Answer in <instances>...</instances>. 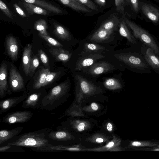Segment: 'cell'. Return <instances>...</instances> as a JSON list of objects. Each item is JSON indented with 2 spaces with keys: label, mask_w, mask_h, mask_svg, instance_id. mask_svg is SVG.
<instances>
[{
  "label": "cell",
  "mask_w": 159,
  "mask_h": 159,
  "mask_svg": "<svg viewBox=\"0 0 159 159\" xmlns=\"http://www.w3.org/2000/svg\"><path fill=\"white\" fill-rule=\"evenodd\" d=\"M20 0L33 4L56 14H60L62 12V11L58 7L42 0Z\"/></svg>",
  "instance_id": "obj_25"
},
{
  "label": "cell",
  "mask_w": 159,
  "mask_h": 159,
  "mask_svg": "<svg viewBox=\"0 0 159 159\" xmlns=\"http://www.w3.org/2000/svg\"><path fill=\"white\" fill-rule=\"evenodd\" d=\"M47 93L45 91L39 90L28 94L22 101V107L40 110L43 100Z\"/></svg>",
  "instance_id": "obj_13"
},
{
  "label": "cell",
  "mask_w": 159,
  "mask_h": 159,
  "mask_svg": "<svg viewBox=\"0 0 159 159\" xmlns=\"http://www.w3.org/2000/svg\"><path fill=\"white\" fill-rule=\"evenodd\" d=\"M114 145V143L113 141L110 142L108 143L106 146V147L108 148H109L113 146Z\"/></svg>",
  "instance_id": "obj_47"
},
{
  "label": "cell",
  "mask_w": 159,
  "mask_h": 159,
  "mask_svg": "<svg viewBox=\"0 0 159 159\" xmlns=\"http://www.w3.org/2000/svg\"><path fill=\"white\" fill-rule=\"evenodd\" d=\"M33 115V113L31 111H16L6 115L3 117L2 121L10 125L25 123L30 120Z\"/></svg>",
  "instance_id": "obj_11"
},
{
  "label": "cell",
  "mask_w": 159,
  "mask_h": 159,
  "mask_svg": "<svg viewBox=\"0 0 159 159\" xmlns=\"http://www.w3.org/2000/svg\"><path fill=\"white\" fill-rule=\"evenodd\" d=\"M135 47L114 50L112 52L114 57L125 67L131 71L143 74L150 73L152 69L143 55Z\"/></svg>",
  "instance_id": "obj_2"
},
{
  "label": "cell",
  "mask_w": 159,
  "mask_h": 159,
  "mask_svg": "<svg viewBox=\"0 0 159 159\" xmlns=\"http://www.w3.org/2000/svg\"><path fill=\"white\" fill-rule=\"evenodd\" d=\"M116 11L120 13L124 14L125 7L128 5L127 0H115Z\"/></svg>",
  "instance_id": "obj_33"
},
{
  "label": "cell",
  "mask_w": 159,
  "mask_h": 159,
  "mask_svg": "<svg viewBox=\"0 0 159 159\" xmlns=\"http://www.w3.org/2000/svg\"><path fill=\"white\" fill-rule=\"evenodd\" d=\"M39 61L36 56H34L31 59L30 65L29 75L30 76L33 75L36 69L39 65Z\"/></svg>",
  "instance_id": "obj_32"
},
{
  "label": "cell",
  "mask_w": 159,
  "mask_h": 159,
  "mask_svg": "<svg viewBox=\"0 0 159 159\" xmlns=\"http://www.w3.org/2000/svg\"><path fill=\"white\" fill-rule=\"evenodd\" d=\"M140 52L152 70L159 74V56L151 48L142 43Z\"/></svg>",
  "instance_id": "obj_12"
},
{
  "label": "cell",
  "mask_w": 159,
  "mask_h": 159,
  "mask_svg": "<svg viewBox=\"0 0 159 159\" xmlns=\"http://www.w3.org/2000/svg\"><path fill=\"white\" fill-rule=\"evenodd\" d=\"M23 129L22 126H19L10 130L3 129L0 131V145H3L16 137Z\"/></svg>",
  "instance_id": "obj_22"
},
{
  "label": "cell",
  "mask_w": 159,
  "mask_h": 159,
  "mask_svg": "<svg viewBox=\"0 0 159 159\" xmlns=\"http://www.w3.org/2000/svg\"><path fill=\"white\" fill-rule=\"evenodd\" d=\"M52 129V127H49L19 135L5 144L30 148L33 151L40 152L46 147L52 145L47 136Z\"/></svg>",
  "instance_id": "obj_1"
},
{
  "label": "cell",
  "mask_w": 159,
  "mask_h": 159,
  "mask_svg": "<svg viewBox=\"0 0 159 159\" xmlns=\"http://www.w3.org/2000/svg\"><path fill=\"white\" fill-rule=\"evenodd\" d=\"M0 9L9 18L12 19V15L6 4L2 0H0Z\"/></svg>",
  "instance_id": "obj_38"
},
{
  "label": "cell",
  "mask_w": 159,
  "mask_h": 159,
  "mask_svg": "<svg viewBox=\"0 0 159 159\" xmlns=\"http://www.w3.org/2000/svg\"><path fill=\"white\" fill-rule=\"evenodd\" d=\"M49 51L57 61L66 63L70 60L73 51L70 52L63 48H51Z\"/></svg>",
  "instance_id": "obj_20"
},
{
  "label": "cell",
  "mask_w": 159,
  "mask_h": 159,
  "mask_svg": "<svg viewBox=\"0 0 159 159\" xmlns=\"http://www.w3.org/2000/svg\"><path fill=\"white\" fill-rule=\"evenodd\" d=\"M140 11L153 24H159V9L151 4L139 1Z\"/></svg>",
  "instance_id": "obj_15"
},
{
  "label": "cell",
  "mask_w": 159,
  "mask_h": 159,
  "mask_svg": "<svg viewBox=\"0 0 159 159\" xmlns=\"http://www.w3.org/2000/svg\"><path fill=\"white\" fill-rule=\"evenodd\" d=\"M91 107L93 110L96 111L98 110V107L96 103L93 102L91 104Z\"/></svg>",
  "instance_id": "obj_45"
},
{
  "label": "cell",
  "mask_w": 159,
  "mask_h": 159,
  "mask_svg": "<svg viewBox=\"0 0 159 159\" xmlns=\"http://www.w3.org/2000/svg\"><path fill=\"white\" fill-rule=\"evenodd\" d=\"M34 28L39 32V34L49 35L47 31L48 25L46 21L44 19H40L36 21L34 24Z\"/></svg>",
  "instance_id": "obj_31"
},
{
  "label": "cell",
  "mask_w": 159,
  "mask_h": 159,
  "mask_svg": "<svg viewBox=\"0 0 159 159\" xmlns=\"http://www.w3.org/2000/svg\"><path fill=\"white\" fill-rule=\"evenodd\" d=\"M122 39L118 31L106 30L99 27L85 38L90 42L116 47L120 44Z\"/></svg>",
  "instance_id": "obj_7"
},
{
  "label": "cell",
  "mask_w": 159,
  "mask_h": 159,
  "mask_svg": "<svg viewBox=\"0 0 159 159\" xmlns=\"http://www.w3.org/2000/svg\"><path fill=\"white\" fill-rule=\"evenodd\" d=\"M47 138L49 143L52 145L67 146L71 142L73 134L71 132L60 125L57 126L56 130H50Z\"/></svg>",
  "instance_id": "obj_9"
},
{
  "label": "cell",
  "mask_w": 159,
  "mask_h": 159,
  "mask_svg": "<svg viewBox=\"0 0 159 159\" xmlns=\"http://www.w3.org/2000/svg\"><path fill=\"white\" fill-rule=\"evenodd\" d=\"M111 53L87 52L76 49L73 51L71 58H73V63L72 72L80 71L89 67L98 60L105 58Z\"/></svg>",
  "instance_id": "obj_6"
},
{
  "label": "cell",
  "mask_w": 159,
  "mask_h": 159,
  "mask_svg": "<svg viewBox=\"0 0 159 159\" xmlns=\"http://www.w3.org/2000/svg\"><path fill=\"white\" fill-rule=\"evenodd\" d=\"M49 71V69L47 68H42L41 69L32 87L30 89V92L27 94L39 90L43 88L47 75Z\"/></svg>",
  "instance_id": "obj_21"
},
{
  "label": "cell",
  "mask_w": 159,
  "mask_h": 159,
  "mask_svg": "<svg viewBox=\"0 0 159 159\" xmlns=\"http://www.w3.org/2000/svg\"><path fill=\"white\" fill-rule=\"evenodd\" d=\"M136 150L139 151H159V147L156 146L151 148H135Z\"/></svg>",
  "instance_id": "obj_41"
},
{
  "label": "cell",
  "mask_w": 159,
  "mask_h": 159,
  "mask_svg": "<svg viewBox=\"0 0 159 159\" xmlns=\"http://www.w3.org/2000/svg\"><path fill=\"white\" fill-rule=\"evenodd\" d=\"M101 82L105 88L111 90L121 89L125 84L122 78V73L121 72L111 77H104Z\"/></svg>",
  "instance_id": "obj_16"
},
{
  "label": "cell",
  "mask_w": 159,
  "mask_h": 159,
  "mask_svg": "<svg viewBox=\"0 0 159 159\" xmlns=\"http://www.w3.org/2000/svg\"><path fill=\"white\" fill-rule=\"evenodd\" d=\"M92 10L98 11V7L91 0H75Z\"/></svg>",
  "instance_id": "obj_35"
},
{
  "label": "cell",
  "mask_w": 159,
  "mask_h": 159,
  "mask_svg": "<svg viewBox=\"0 0 159 159\" xmlns=\"http://www.w3.org/2000/svg\"><path fill=\"white\" fill-rule=\"evenodd\" d=\"M27 94L18 96L11 97L0 101V115L6 112L24 100L27 97Z\"/></svg>",
  "instance_id": "obj_18"
},
{
  "label": "cell",
  "mask_w": 159,
  "mask_h": 159,
  "mask_svg": "<svg viewBox=\"0 0 159 159\" xmlns=\"http://www.w3.org/2000/svg\"><path fill=\"white\" fill-rule=\"evenodd\" d=\"M63 4L68 6L73 10L78 11L84 13H91V9L79 3L75 0H57Z\"/></svg>",
  "instance_id": "obj_27"
},
{
  "label": "cell",
  "mask_w": 159,
  "mask_h": 159,
  "mask_svg": "<svg viewBox=\"0 0 159 159\" xmlns=\"http://www.w3.org/2000/svg\"><path fill=\"white\" fill-rule=\"evenodd\" d=\"M23 5L29 14H36L44 16L48 15L46 10L33 4L24 2Z\"/></svg>",
  "instance_id": "obj_29"
},
{
  "label": "cell",
  "mask_w": 159,
  "mask_h": 159,
  "mask_svg": "<svg viewBox=\"0 0 159 159\" xmlns=\"http://www.w3.org/2000/svg\"><path fill=\"white\" fill-rule=\"evenodd\" d=\"M7 66L5 63H2L0 68V97L1 98L5 97L7 94H11L7 84Z\"/></svg>",
  "instance_id": "obj_19"
},
{
  "label": "cell",
  "mask_w": 159,
  "mask_h": 159,
  "mask_svg": "<svg viewBox=\"0 0 159 159\" xmlns=\"http://www.w3.org/2000/svg\"><path fill=\"white\" fill-rule=\"evenodd\" d=\"M40 59L45 66H48V57L45 52L41 49H39L38 51Z\"/></svg>",
  "instance_id": "obj_39"
},
{
  "label": "cell",
  "mask_w": 159,
  "mask_h": 159,
  "mask_svg": "<svg viewBox=\"0 0 159 159\" xmlns=\"http://www.w3.org/2000/svg\"><path fill=\"white\" fill-rule=\"evenodd\" d=\"M112 52L107 57L98 60L91 66L80 71L97 79L103 74L111 73L117 71H125V67L114 57Z\"/></svg>",
  "instance_id": "obj_3"
},
{
  "label": "cell",
  "mask_w": 159,
  "mask_h": 159,
  "mask_svg": "<svg viewBox=\"0 0 159 159\" xmlns=\"http://www.w3.org/2000/svg\"><path fill=\"white\" fill-rule=\"evenodd\" d=\"M154 0L159 3V0Z\"/></svg>",
  "instance_id": "obj_49"
},
{
  "label": "cell",
  "mask_w": 159,
  "mask_h": 159,
  "mask_svg": "<svg viewBox=\"0 0 159 159\" xmlns=\"http://www.w3.org/2000/svg\"><path fill=\"white\" fill-rule=\"evenodd\" d=\"M120 19L113 15L102 22L98 27L109 30L118 31Z\"/></svg>",
  "instance_id": "obj_26"
},
{
  "label": "cell",
  "mask_w": 159,
  "mask_h": 159,
  "mask_svg": "<svg viewBox=\"0 0 159 159\" xmlns=\"http://www.w3.org/2000/svg\"><path fill=\"white\" fill-rule=\"evenodd\" d=\"M6 44L8 55L12 60H16L18 52V43L16 38L12 36H8L6 39Z\"/></svg>",
  "instance_id": "obj_23"
},
{
  "label": "cell",
  "mask_w": 159,
  "mask_h": 159,
  "mask_svg": "<svg viewBox=\"0 0 159 159\" xmlns=\"http://www.w3.org/2000/svg\"><path fill=\"white\" fill-rule=\"evenodd\" d=\"M75 91L80 94L91 95L103 93L105 88L101 81L81 71L72 72Z\"/></svg>",
  "instance_id": "obj_5"
},
{
  "label": "cell",
  "mask_w": 159,
  "mask_h": 159,
  "mask_svg": "<svg viewBox=\"0 0 159 159\" xmlns=\"http://www.w3.org/2000/svg\"><path fill=\"white\" fill-rule=\"evenodd\" d=\"M107 129L109 132H111L112 130L113 126L111 123H108L107 125Z\"/></svg>",
  "instance_id": "obj_46"
},
{
  "label": "cell",
  "mask_w": 159,
  "mask_h": 159,
  "mask_svg": "<svg viewBox=\"0 0 159 159\" xmlns=\"http://www.w3.org/2000/svg\"><path fill=\"white\" fill-rule=\"evenodd\" d=\"M128 5L130 6L132 10L138 14L140 11L139 1V0H127Z\"/></svg>",
  "instance_id": "obj_37"
},
{
  "label": "cell",
  "mask_w": 159,
  "mask_h": 159,
  "mask_svg": "<svg viewBox=\"0 0 159 159\" xmlns=\"http://www.w3.org/2000/svg\"><path fill=\"white\" fill-rule=\"evenodd\" d=\"M85 126V123L82 122L79 124L76 128L78 131L81 132L84 129Z\"/></svg>",
  "instance_id": "obj_44"
},
{
  "label": "cell",
  "mask_w": 159,
  "mask_h": 159,
  "mask_svg": "<svg viewBox=\"0 0 159 159\" xmlns=\"http://www.w3.org/2000/svg\"><path fill=\"white\" fill-rule=\"evenodd\" d=\"M12 147V145L9 144H6L2 146H1L0 147V152H7L8 150L11 149Z\"/></svg>",
  "instance_id": "obj_42"
},
{
  "label": "cell",
  "mask_w": 159,
  "mask_h": 159,
  "mask_svg": "<svg viewBox=\"0 0 159 159\" xmlns=\"http://www.w3.org/2000/svg\"><path fill=\"white\" fill-rule=\"evenodd\" d=\"M9 84L12 92L24 91L25 94H27L23 78L13 65H11L10 70Z\"/></svg>",
  "instance_id": "obj_14"
},
{
  "label": "cell",
  "mask_w": 159,
  "mask_h": 159,
  "mask_svg": "<svg viewBox=\"0 0 159 159\" xmlns=\"http://www.w3.org/2000/svg\"><path fill=\"white\" fill-rule=\"evenodd\" d=\"M158 142H152L149 141H133L129 144L130 147H153L157 146Z\"/></svg>",
  "instance_id": "obj_30"
},
{
  "label": "cell",
  "mask_w": 159,
  "mask_h": 159,
  "mask_svg": "<svg viewBox=\"0 0 159 159\" xmlns=\"http://www.w3.org/2000/svg\"><path fill=\"white\" fill-rule=\"evenodd\" d=\"M58 72H51L49 71L47 75L45 82L43 85V87L46 86L51 84L56 78Z\"/></svg>",
  "instance_id": "obj_36"
},
{
  "label": "cell",
  "mask_w": 159,
  "mask_h": 159,
  "mask_svg": "<svg viewBox=\"0 0 159 159\" xmlns=\"http://www.w3.org/2000/svg\"><path fill=\"white\" fill-rule=\"evenodd\" d=\"M96 141L97 143H101L103 142V139L102 138H99L96 139Z\"/></svg>",
  "instance_id": "obj_48"
},
{
  "label": "cell",
  "mask_w": 159,
  "mask_h": 159,
  "mask_svg": "<svg viewBox=\"0 0 159 159\" xmlns=\"http://www.w3.org/2000/svg\"><path fill=\"white\" fill-rule=\"evenodd\" d=\"M157 147H159V143L157 145Z\"/></svg>",
  "instance_id": "obj_50"
},
{
  "label": "cell",
  "mask_w": 159,
  "mask_h": 159,
  "mask_svg": "<svg viewBox=\"0 0 159 159\" xmlns=\"http://www.w3.org/2000/svg\"><path fill=\"white\" fill-rule=\"evenodd\" d=\"M98 5L102 7H105L106 4V0H93Z\"/></svg>",
  "instance_id": "obj_43"
},
{
  "label": "cell",
  "mask_w": 159,
  "mask_h": 159,
  "mask_svg": "<svg viewBox=\"0 0 159 159\" xmlns=\"http://www.w3.org/2000/svg\"><path fill=\"white\" fill-rule=\"evenodd\" d=\"M70 86V81L68 78L53 87L44 97L40 110L51 111L62 104L67 98Z\"/></svg>",
  "instance_id": "obj_4"
},
{
  "label": "cell",
  "mask_w": 159,
  "mask_h": 159,
  "mask_svg": "<svg viewBox=\"0 0 159 159\" xmlns=\"http://www.w3.org/2000/svg\"><path fill=\"white\" fill-rule=\"evenodd\" d=\"M14 7L16 12L21 16L23 17H26V15L23 11L16 4H14Z\"/></svg>",
  "instance_id": "obj_40"
},
{
  "label": "cell",
  "mask_w": 159,
  "mask_h": 159,
  "mask_svg": "<svg viewBox=\"0 0 159 159\" xmlns=\"http://www.w3.org/2000/svg\"><path fill=\"white\" fill-rule=\"evenodd\" d=\"M124 17V15L120 19L119 33L121 36L127 39V44L129 45L131 47H136L138 45V40L131 32L129 27L125 22Z\"/></svg>",
  "instance_id": "obj_17"
},
{
  "label": "cell",
  "mask_w": 159,
  "mask_h": 159,
  "mask_svg": "<svg viewBox=\"0 0 159 159\" xmlns=\"http://www.w3.org/2000/svg\"><path fill=\"white\" fill-rule=\"evenodd\" d=\"M39 34L41 38L52 46L59 47H62L63 46L61 43L49 35H45L40 34Z\"/></svg>",
  "instance_id": "obj_34"
},
{
  "label": "cell",
  "mask_w": 159,
  "mask_h": 159,
  "mask_svg": "<svg viewBox=\"0 0 159 159\" xmlns=\"http://www.w3.org/2000/svg\"><path fill=\"white\" fill-rule=\"evenodd\" d=\"M54 34L59 39L67 41L72 40L79 43V41L74 39L70 32L63 26L57 24L54 25Z\"/></svg>",
  "instance_id": "obj_24"
},
{
  "label": "cell",
  "mask_w": 159,
  "mask_h": 159,
  "mask_svg": "<svg viewBox=\"0 0 159 159\" xmlns=\"http://www.w3.org/2000/svg\"><path fill=\"white\" fill-rule=\"evenodd\" d=\"M124 17L126 24L132 30L135 38L142 44L151 48L159 56V43L154 36L143 28L127 18L125 16Z\"/></svg>",
  "instance_id": "obj_8"
},
{
  "label": "cell",
  "mask_w": 159,
  "mask_h": 159,
  "mask_svg": "<svg viewBox=\"0 0 159 159\" xmlns=\"http://www.w3.org/2000/svg\"><path fill=\"white\" fill-rule=\"evenodd\" d=\"M116 47L93 43L85 39L79 41L76 49L87 52L111 53Z\"/></svg>",
  "instance_id": "obj_10"
},
{
  "label": "cell",
  "mask_w": 159,
  "mask_h": 159,
  "mask_svg": "<svg viewBox=\"0 0 159 159\" xmlns=\"http://www.w3.org/2000/svg\"><path fill=\"white\" fill-rule=\"evenodd\" d=\"M32 46L28 44L24 48L22 55V64L24 71L27 76L29 75V70L31 58Z\"/></svg>",
  "instance_id": "obj_28"
}]
</instances>
